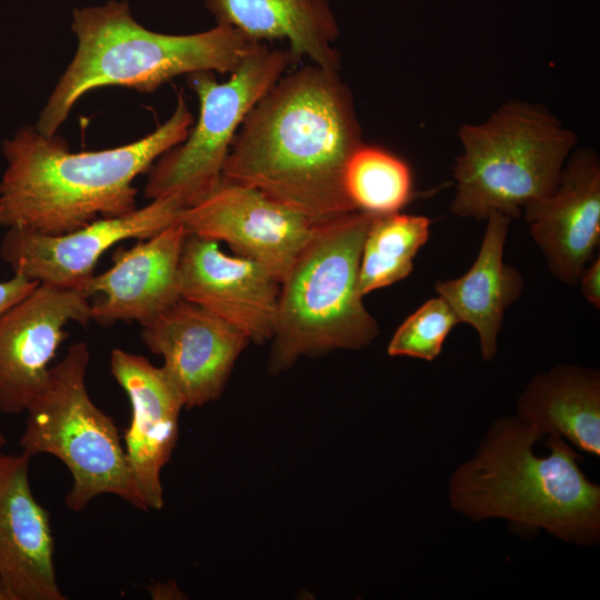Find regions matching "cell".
Segmentation results:
<instances>
[{"mask_svg":"<svg viewBox=\"0 0 600 600\" xmlns=\"http://www.w3.org/2000/svg\"><path fill=\"white\" fill-rule=\"evenodd\" d=\"M362 143L353 96L339 72L306 66L282 76L249 111L221 179L326 222L356 211L343 177Z\"/></svg>","mask_w":600,"mask_h":600,"instance_id":"obj_1","label":"cell"},{"mask_svg":"<svg viewBox=\"0 0 600 600\" xmlns=\"http://www.w3.org/2000/svg\"><path fill=\"white\" fill-rule=\"evenodd\" d=\"M193 119L181 93L170 118L144 138L72 153L60 137L20 129L3 142L0 224L62 234L137 209L133 180L187 138Z\"/></svg>","mask_w":600,"mask_h":600,"instance_id":"obj_2","label":"cell"},{"mask_svg":"<svg viewBox=\"0 0 600 600\" xmlns=\"http://www.w3.org/2000/svg\"><path fill=\"white\" fill-rule=\"evenodd\" d=\"M542 437L518 417L497 420L478 451L453 472L451 507L473 520L500 518L522 530L544 529L564 542L591 544L600 536V487L579 467L562 437Z\"/></svg>","mask_w":600,"mask_h":600,"instance_id":"obj_3","label":"cell"},{"mask_svg":"<svg viewBox=\"0 0 600 600\" xmlns=\"http://www.w3.org/2000/svg\"><path fill=\"white\" fill-rule=\"evenodd\" d=\"M76 54L48 99L36 129L57 133L76 102L102 87L152 92L182 74L231 73L260 42L236 29L216 27L191 34H164L138 23L126 1L73 10Z\"/></svg>","mask_w":600,"mask_h":600,"instance_id":"obj_4","label":"cell"},{"mask_svg":"<svg viewBox=\"0 0 600 600\" xmlns=\"http://www.w3.org/2000/svg\"><path fill=\"white\" fill-rule=\"evenodd\" d=\"M374 217L356 210L316 224L280 282L271 373L300 357L362 349L378 336L358 290L362 246Z\"/></svg>","mask_w":600,"mask_h":600,"instance_id":"obj_5","label":"cell"},{"mask_svg":"<svg viewBox=\"0 0 600 600\" xmlns=\"http://www.w3.org/2000/svg\"><path fill=\"white\" fill-rule=\"evenodd\" d=\"M451 212L482 221L513 218L556 189L577 136L546 107L522 100L499 106L484 121L459 128Z\"/></svg>","mask_w":600,"mask_h":600,"instance_id":"obj_6","label":"cell"},{"mask_svg":"<svg viewBox=\"0 0 600 600\" xmlns=\"http://www.w3.org/2000/svg\"><path fill=\"white\" fill-rule=\"evenodd\" d=\"M90 352L72 343L52 366L48 380L28 406L19 446L30 458L50 454L70 472L67 507L82 511L94 498L112 494L147 511L113 419L91 400L87 388Z\"/></svg>","mask_w":600,"mask_h":600,"instance_id":"obj_7","label":"cell"},{"mask_svg":"<svg viewBox=\"0 0 600 600\" xmlns=\"http://www.w3.org/2000/svg\"><path fill=\"white\" fill-rule=\"evenodd\" d=\"M299 60L289 49L258 43L218 82L212 71L188 76L200 103L199 118L184 141L163 153L149 169L148 199L178 198L187 208L206 198L220 182L233 139L256 103Z\"/></svg>","mask_w":600,"mask_h":600,"instance_id":"obj_8","label":"cell"},{"mask_svg":"<svg viewBox=\"0 0 600 600\" xmlns=\"http://www.w3.org/2000/svg\"><path fill=\"white\" fill-rule=\"evenodd\" d=\"M186 204L178 198L151 200L134 211L100 218L62 234L9 228L0 257L14 273L40 284L83 291L104 252L128 239H148L180 220ZM83 293V292H82Z\"/></svg>","mask_w":600,"mask_h":600,"instance_id":"obj_9","label":"cell"},{"mask_svg":"<svg viewBox=\"0 0 600 600\" xmlns=\"http://www.w3.org/2000/svg\"><path fill=\"white\" fill-rule=\"evenodd\" d=\"M180 221L188 233L226 242L279 282L317 224L254 188L222 179L206 198L184 209Z\"/></svg>","mask_w":600,"mask_h":600,"instance_id":"obj_10","label":"cell"},{"mask_svg":"<svg viewBox=\"0 0 600 600\" xmlns=\"http://www.w3.org/2000/svg\"><path fill=\"white\" fill-rule=\"evenodd\" d=\"M90 320V301L81 291L40 283L0 314L1 412H26L68 338L64 327L70 322L86 326Z\"/></svg>","mask_w":600,"mask_h":600,"instance_id":"obj_11","label":"cell"},{"mask_svg":"<svg viewBox=\"0 0 600 600\" xmlns=\"http://www.w3.org/2000/svg\"><path fill=\"white\" fill-rule=\"evenodd\" d=\"M141 339L162 357V369L178 388L184 409L221 396L249 337L204 308L178 300L142 326Z\"/></svg>","mask_w":600,"mask_h":600,"instance_id":"obj_12","label":"cell"},{"mask_svg":"<svg viewBox=\"0 0 600 600\" xmlns=\"http://www.w3.org/2000/svg\"><path fill=\"white\" fill-rule=\"evenodd\" d=\"M181 299L243 331L250 341L271 340L280 282L260 263L229 256L219 242L187 232L179 263Z\"/></svg>","mask_w":600,"mask_h":600,"instance_id":"obj_13","label":"cell"},{"mask_svg":"<svg viewBox=\"0 0 600 600\" xmlns=\"http://www.w3.org/2000/svg\"><path fill=\"white\" fill-rule=\"evenodd\" d=\"M109 367L131 406L123 448L132 480L147 511L160 510L164 504L160 474L178 441L182 396L162 367L143 356L114 348Z\"/></svg>","mask_w":600,"mask_h":600,"instance_id":"obj_14","label":"cell"},{"mask_svg":"<svg viewBox=\"0 0 600 600\" xmlns=\"http://www.w3.org/2000/svg\"><path fill=\"white\" fill-rule=\"evenodd\" d=\"M522 213L551 274L577 284L600 241L598 153L591 148L573 149L553 192L528 202Z\"/></svg>","mask_w":600,"mask_h":600,"instance_id":"obj_15","label":"cell"},{"mask_svg":"<svg viewBox=\"0 0 600 600\" xmlns=\"http://www.w3.org/2000/svg\"><path fill=\"white\" fill-rule=\"evenodd\" d=\"M30 457L0 452V596L66 600L54 567L50 513L36 499Z\"/></svg>","mask_w":600,"mask_h":600,"instance_id":"obj_16","label":"cell"},{"mask_svg":"<svg viewBox=\"0 0 600 600\" xmlns=\"http://www.w3.org/2000/svg\"><path fill=\"white\" fill-rule=\"evenodd\" d=\"M187 230L179 220L130 249L117 248L112 266L94 274L83 294L91 320L108 327L117 321L150 322L181 299L179 263Z\"/></svg>","mask_w":600,"mask_h":600,"instance_id":"obj_17","label":"cell"},{"mask_svg":"<svg viewBox=\"0 0 600 600\" xmlns=\"http://www.w3.org/2000/svg\"><path fill=\"white\" fill-rule=\"evenodd\" d=\"M478 256L461 277L439 280L436 292L454 312L459 323L473 327L480 352L490 361L498 351V337L507 308L522 292L523 278L518 269L503 262L504 243L511 218L492 212Z\"/></svg>","mask_w":600,"mask_h":600,"instance_id":"obj_18","label":"cell"},{"mask_svg":"<svg viewBox=\"0 0 600 600\" xmlns=\"http://www.w3.org/2000/svg\"><path fill=\"white\" fill-rule=\"evenodd\" d=\"M217 23L229 26L253 42L282 39L298 60L339 72L333 43L340 34L328 0H206Z\"/></svg>","mask_w":600,"mask_h":600,"instance_id":"obj_19","label":"cell"},{"mask_svg":"<svg viewBox=\"0 0 600 600\" xmlns=\"http://www.w3.org/2000/svg\"><path fill=\"white\" fill-rule=\"evenodd\" d=\"M517 417L541 436L554 433L581 451L600 456V374L560 364L539 373L517 402Z\"/></svg>","mask_w":600,"mask_h":600,"instance_id":"obj_20","label":"cell"},{"mask_svg":"<svg viewBox=\"0 0 600 600\" xmlns=\"http://www.w3.org/2000/svg\"><path fill=\"white\" fill-rule=\"evenodd\" d=\"M430 219L393 212L376 216L366 234L358 276V290L366 294L407 278L413 259L428 241Z\"/></svg>","mask_w":600,"mask_h":600,"instance_id":"obj_21","label":"cell"},{"mask_svg":"<svg viewBox=\"0 0 600 600\" xmlns=\"http://www.w3.org/2000/svg\"><path fill=\"white\" fill-rule=\"evenodd\" d=\"M343 182L356 210L376 216L399 212L413 194L409 166L393 153L364 142L350 157Z\"/></svg>","mask_w":600,"mask_h":600,"instance_id":"obj_22","label":"cell"},{"mask_svg":"<svg viewBox=\"0 0 600 600\" xmlns=\"http://www.w3.org/2000/svg\"><path fill=\"white\" fill-rule=\"evenodd\" d=\"M458 323L444 299L439 296L429 299L397 328L388 343V354L432 361Z\"/></svg>","mask_w":600,"mask_h":600,"instance_id":"obj_23","label":"cell"},{"mask_svg":"<svg viewBox=\"0 0 600 600\" xmlns=\"http://www.w3.org/2000/svg\"><path fill=\"white\" fill-rule=\"evenodd\" d=\"M38 284L37 281L18 273L9 280L0 281V314L26 298Z\"/></svg>","mask_w":600,"mask_h":600,"instance_id":"obj_24","label":"cell"},{"mask_svg":"<svg viewBox=\"0 0 600 600\" xmlns=\"http://www.w3.org/2000/svg\"><path fill=\"white\" fill-rule=\"evenodd\" d=\"M578 283L586 300L600 309V257L586 267Z\"/></svg>","mask_w":600,"mask_h":600,"instance_id":"obj_25","label":"cell"},{"mask_svg":"<svg viewBox=\"0 0 600 600\" xmlns=\"http://www.w3.org/2000/svg\"><path fill=\"white\" fill-rule=\"evenodd\" d=\"M7 438L6 436L0 431V450L6 446Z\"/></svg>","mask_w":600,"mask_h":600,"instance_id":"obj_26","label":"cell"},{"mask_svg":"<svg viewBox=\"0 0 600 600\" xmlns=\"http://www.w3.org/2000/svg\"><path fill=\"white\" fill-rule=\"evenodd\" d=\"M0 600H3L1 596H0Z\"/></svg>","mask_w":600,"mask_h":600,"instance_id":"obj_27","label":"cell"}]
</instances>
